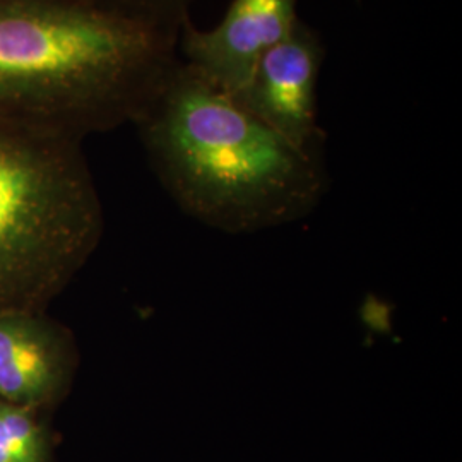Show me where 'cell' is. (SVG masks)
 Instances as JSON below:
<instances>
[{"label": "cell", "instance_id": "1", "mask_svg": "<svg viewBox=\"0 0 462 462\" xmlns=\"http://www.w3.org/2000/svg\"><path fill=\"white\" fill-rule=\"evenodd\" d=\"M179 34L120 0H0V120L79 141L135 124Z\"/></svg>", "mask_w": 462, "mask_h": 462}, {"label": "cell", "instance_id": "2", "mask_svg": "<svg viewBox=\"0 0 462 462\" xmlns=\"http://www.w3.org/2000/svg\"><path fill=\"white\" fill-rule=\"evenodd\" d=\"M135 125L170 196L209 228L248 235L293 225L326 194L322 152L298 148L182 60Z\"/></svg>", "mask_w": 462, "mask_h": 462}, {"label": "cell", "instance_id": "3", "mask_svg": "<svg viewBox=\"0 0 462 462\" xmlns=\"http://www.w3.org/2000/svg\"><path fill=\"white\" fill-rule=\"evenodd\" d=\"M101 225L81 141L0 120V314L69 280L97 247Z\"/></svg>", "mask_w": 462, "mask_h": 462}, {"label": "cell", "instance_id": "4", "mask_svg": "<svg viewBox=\"0 0 462 462\" xmlns=\"http://www.w3.org/2000/svg\"><path fill=\"white\" fill-rule=\"evenodd\" d=\"M324 47L314 30L298 19L281 43L269 50L235 101L295 146L322 152L317 122V81Z\"/></svg>", "mask_w": 462, "mask_h": 462}, {"label": "cell", "instance_id": "5", "mask_svg": "<svg viewBox=\"0 0 462 462\" xmlns=\"http://www.w3.org/2000/svg\"><path fill=\"white\" fill-rule=\"evenodd\" d=\"M298 0H233L215 30L200 32L190 17L179 34L182 62L200 79L236 98L259 60L297 24Z\"/></svg>", "mask_w": 462, "mask_h": 462}, {"label": "cell", "instance_id": "6", "mask_svg": "<svg viewBox=\"0 0 462 462\" xmlns=\"http://www.w3.org/2000/svg\"><path fill=\"white\" fill-rule=\"evenodd\" d=\"M42 461V439L23 406L0 402V462Z\"/></svg>", "mask_w": 462, "mask_h": 462}, {"label": "cell", "instance_id": "7", "mask_svg": "<svg viewBox=\"0 0 462 462\" xmlns=\"http://www.w3.org/2000/svg\"><path fill=\"white\" fill-rule=\"evenodd\" d=\"M120 2L180 30L183 21L190 17L189 11L194 0H120Z\"/></svg>", "mask_w": 462, "mask_h": 462}]
</instances>
